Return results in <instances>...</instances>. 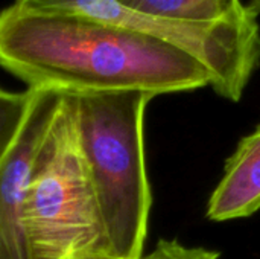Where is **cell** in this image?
Masks as SVG:
<instances>
[{"label": "cell", "instance_id": "cell-9", "mask_svg": "<svg viewBox=\"0 0 260 259\" xmlns=\"http://www.w3.org/2000/svg\"><path fill=\"white\" fill-rule=\"evenodd\" d=\"M250 9L256 14H260V0H250Z\"/></svg>", "mask_w": 260, "mask_h": 259}, {"label": "cell", "instance_id": "cell-6", "mask_svg": "<svg viewBox=\"0 0 260 259\" xmlns=\"http://www.w3.org/2000/svg\"><path fill=\"white\" fill-rule=\"evenodd\" d=\"M123 6L158 18L186 23L242 21L257 17L241 0H117Z\"/></svg>", "mask_w": 260, "mask_h": 259}, {"label": "cell", "instance_id": "cell-4", "mask_svg": "<svg viewBox=\"0 0 260 259\" xmlns=\"http://www.w3.org/2000/svg\"><path fill=\"white\" fill-rule=\"evenodd\" d=\"M23 125L0 162V259H34L27 234V197L38 150L55 116L61 90L29 89Z\"/></svg>", "mask_w": 260, "mask_h": 259}, {"label": "cell", "instance_id": "cell-3", "mask_svg": "<svg viewBox=\"0 0 260 259\" xmlns=\"http://www.w3.org/2000/svg\"><path fill=\"white\" fill-rule=\"evenodd\" d=\"M27 234L34 259H116L82 151L75 104L66 90L34 163Z\"/></svg>", "mask_w": 260, "mask_h": 259}, {"label": "cell", "instance_id": "cell-7", "mask_svg": "<svg viewBox=\"0 0 260 259\" xmlns=\"http://www.w3.org/2000/svg\"><path fill=\"white\" fill-rule=\"evenodd\" d=\"M30 101V90L9 92L0 87V162L14 143Z\"/></svg>", "mask_w": 260, "mask_h": 259}, {"label": "cell", "instance_id": "cell-8", "mask_svg": "<svg viewBox=\"0 0 260 259\" xmlns=\"http://www.w3.org/2000/svg\"><path fill=\"white\" fill-rule=\"evenodd\" d=\"M140 259H219V253L204 247H192L178 240H160L155 249Z\"/></svg>", "mask_w": 260, "mask_h": 259}, {"label": "cell", "instance_id": "cell-2", "mask_svg": "<svg viewBox=\"0 0 260 259\" xmlns=\"http://www.w3.org/2000/svg\"><path fill=\"white\" fill-rule=\"evenodd\" d=\"M69 93L111 253L116 259H140L152 206L143 128L146 107L155 95L140 90Z\"/></svg>", "mask_w": 260, "mask_h": 259}, {"label": "cell", "instance_id": "cell-5", "mask_svg": "<svg viewBox=\"0 0 260 259\" xmlns=\"http://www.w3.org/2000/svg\"><path fill=\"white\" fill-rule=\"evenodd\" d=\"M260 211V124L229 157L224 174L212 192L206 215L212 221H232Z\"/></svg>", "mask_w": 260, "mask_h": 259}, {"label": "cell", "instance_id": "cell-1", "mask_svg": "<svg viewBox=\"0 0 260 259\" xmlns=\"http://www.w3.org/2000/svg\"><path fill=\"white\" fill-rule=\"evenodd\" d=\"M0 66L29 89L140 90L158 96L210 85L207 69L165 40L17 3L0 11Z\"/></svg>", "mask_w": 260, "mask_h": 259}]
</instances>
